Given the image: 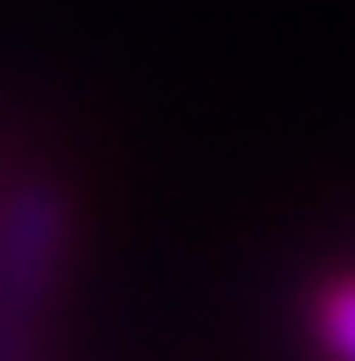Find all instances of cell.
Returning a JSON list of instances; mask_svg holds the SVG:
<instances>
[{"instance_id":"1","label":"cell","mask_w":355,"mask_h":361,"mask_svg":"<svg viewBox=\"0 0 355 361\" xmlns=\"http://www.w3.org/2000/svg\"><path fill=\"white\" fill-rule=\"evenodd\" d=\"M313 337L325 349V361H355V269L331 276L313 294Z\"/></svg>"}]
</instances>
